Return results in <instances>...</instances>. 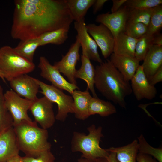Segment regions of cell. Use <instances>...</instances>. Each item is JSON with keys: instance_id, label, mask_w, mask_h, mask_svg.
Here are the masks:
<instances>
[{"instance_id": "cell-22", "label": "cell", "mask_w": 162, "mask_h": 162, "mask_svg": "<svg viewBox=\"0 0 162 162\" xmlns=\"http://www.w3.org/2000/svg\"><path fill=\"white\" fill-rule=\"evenodd\" d=\"M95 0H66L68 9L74 21L80 22L85 16Z\"/></svg>"}, {"instance_id": "cell-36", "label": "cell", "mask_w": 162, "mask_h": 162, "mask_svg": "<svg viewBox=\"0 0 162 162\" xmlns=\"http://www.w3.org/2000/svg\"><path fill=\"white\" fill-rule=\"evenodd\" d=\"M136 160L138 162H158L148 155L140 153L137 154Z\"/></svg>"}, {"instance_id": "cell-3", "label": "cell", "mask_w": 162, "mask_h": 162, "mask_svg": "<svg viewBox=\"0 0 162 162\" xmlns=\"http://www.w3.org/2000/svg\"><path fill=\"white\" fill-rule=\"evenodd\" d=\"M13 127L20 150L25 156L35 158L50 150L47 130L39 127L35 121H23Z\"/></svg>"}, {"instance_id": "cell-24", "label": "cell", "mask_w": 162, "mask_h": 162, "mask_svg": "<svg viewBox=\"0 0 162 162\" xmlns=\"http://www.w3.org/2000/svg\"><path fill=\"white\" fill-rule=\"evenodd\" d=\"M115 106L110 102L97 98L92 97L90 101L88 112L89 116L98 114L106 117L116 113Z\"/></svg>"}, {"instance_id": "cell-30", "label": "cell", "mask_w": 162, "mask_h": 162, "mask_svg": "<svg viewBox=\"0 0 162 162\" xmlns=\"http://www.w3.org/2000/svg\"><path fill=\"white\" fill-rule=\"evenodd\" d=\"M153 8L147 9H129L127 22L141 23L148 26Z\"/></svg>"}, {"instance_id": "cell-13", "label": "cell", "mask_w": 162, "mask_h": 162, "mask_svg": "<svg viewBox=\"0 0 162 162\" xmlns=\"http://www.w3.org/2000/svg\"><path fill=\"white\" fill-rule=\"evenodd\" d=\"M85 20L84 19L80 22H74V27L77 32L76 38L80 42L82 54L86 55L90 60L101 63L103 62L98 52V46L87 32Z\"/></svg>"}, {"instance_id": "cell-43", "label": "cell", "mask_w": 162, "mask_h": 162, "mask_svg": "<svg viewBox=\"0 0 162 162\" xmlns=\"http://www.w3.org/2000/svg\"></svg>"}, {"instance_id": "cell-39", "label": "cell", "mask_w": 162, "mask_h": 162, "mask_svg": "<svg viewBox=\"0 0 162 162\" xmlns=\"http://www.w3.org/2000/svg\"><path fill=\"white\" fill-rule=\"evenodd\" d=\"M154 35V45L162 46V35L161 33H158ZM155 34V35H156Z\"/></svg>"}, {"instance_id": "cell-8", "label": "cell", "mask_w": 162, "mask_h": 162, "mask_svg": "<svg viewBox=\"0 0 162 162\" xmlns=\"http://www.w3.org/2000/svg\"><path fill=\"white\" fill-rule=\"evenodd\" d=\"M53 103L44 96L33 101L29 110L34 117V121L43 129L47 130L55 122Z\"/></svg>"}, {"instance_id": "cell-28", "label": "cell", "mask_w": 162, "mask_h": 162, "mask_svg": "<svg viewBox=\"0 0 162 162\" xmlns=\"http://www.w3.org/2000/svg\"><path fill=\"white\" fill-rule=\"evenodd\" d=\"M4 94L3 89L0 85V135L13 127V118L5 105Z\"/></svg>"}, {"instance_id": "cell-2", "label": "cell", "mask_w": 162, "mask_h": 162, "mask_svg": "<svg viewBox=\"0 0 162 162\" xmlns=\"http://www.w3.org/2000/svg\"><path fill=\"white\" fill-rule=\"evenodd\" d=\"M94 86L107 99L125 108L126 98L132 93L130 84L109 60L96 66Z\"/></svg>"}, {"instance_id": "cell-26", "label": "cell", "mask_w": 162, "mask_h": 162, "mask_svg": "<svg viewBox=\"0 0 162 162\" xmlns=\"http://www.w3.org/2000/svg\"><path fill=\"white\" fill-rule=\"evenodd\" d=\"M40 46L39 38L21 40L18 45L14 48L20 56L28 60L33 62L34 52Z\"/></svg>"}, {"instance_id": "cell-38", "label": "cell", "mask_w": 162, "mask_h": 162, "mask_svg": "<svg viewBox=\"0 0 162 162\" xmlns=\"http://www.w3.org/2000/svg\"><path fill=\"white\" fill-rule=\"evenodd\" d=\"M127 1V0H112V5L111 9V13H115L118 11Z\"/></svg>"}, {"instance_id": "cell-29", "label": "cell", "mask_w": 162, "mask_h": 162, "mask_svg": "<svg viewBox=\"0 0 162 162\" xmlns=\"http://www.w3.org/2000/svg\"><path fill=\"white\" fill-rule=\"evenodd\" d=\"M162 27V6L153 8L149 24L147 34L152 35L158 33Z\"/></svg>"}, {"instance_id": "cell-11", "label": "cell", "mask_w": 162, "mask_h": 162, "mask_svg": "<svg viewBox=\"0 0 162 162\" xmlns=\"http://www.w3.org/2000/svg\"><path fill=\"white\" fill-rule=\"evenodd\" d=\"M38 67L41 70V76L55 87L67 91L71 94L74 90L79 89L77 85L67 81L58 69L54 65H51L45 57H40Z\"/></svg>"}, {"instance_id": "cell-23", "label": "cell", "mask_w": 162, "mask_h": 162, "mask_svg": "<svg viewBox=\"0 0 162 162\" xmlns=\"http://www.w3.org/2000/svg\"><path fill=\"white\" fill-rule=\"evenodd\" d=\"M106 150L108 152H115L116 158L119 162H136L138 143L136 139L126 146L117 148L112 147Z\"/></svg>"}, {"instance_id": "cell-32", "label": "cell", "mask_w": 162, "mask_h": 162, "mask_svg": "<svg viewBox=\"0 0 162 162\" xmlns=\"http://www.w3.org/2000/svg\"><path fill=\"white\" fill-rule=\"evenodd\" d=\"M162 0H127L123 5L129 9H147L161 5Z\"/></svg>"}, {"instance_id": "cell-17", "label": "cell", "mask_w": 162, "mask_h": 162, "mask_svg": "<svg viewBox=\"0 0 162 162\" xmlns=\"http://www.w3.org/2000/svg\"><path fill=\"white\" fill-rule=\"evenodd\" d=\"M109 59L111 63L123 76L125 80L130 81L140 66L135 57L119 55L113 53Z\"/></svg>"}, {"instance_id": "cell-35", "label": "cell", "mask_w": 162, "mask_h": 162, "mask_svg": "<svg viewBox=\"0 0 162 162\" xmlns=\"http://www.w3.org/2000/svg\"><path fill=\"white\" fill-rule=\"evenodd\" d=\"M162 81V66L153 76L149 81L150 83L154 86L157 83Z\"/></svg>"}, {"instance_id": "cell-27", "label": "cell", "mask_w": 162, "mask_h": 162, "mask_svg": "<svg viewBox=\"0 0 162 162\" xmlns=\"http://www.w3.org/2000/svg\"><path fill=\"white\" fill-rule=\"evenodd\" d=\"M154 35L144 34L138 39L135 46V57L139 62L143 61L154 45Z\"/></svg>"}, {"instance_id": "cell-41", "label": "cell", "mask_w": 162, "mask_h": 162, "mask_svg": "<svg viewBox=\"0 0 162 162\" xmlns=\"http://www.w3.org/2000/svg\"><path fill=\"white\" fill-rule=\"evenodd\" d=\"M109 155L106 158L108 162H118L116 158V154L114 152H109Z\"/></svg>"}, {"instance_id": "cell-21", "label": "cell", "mask_w": 162, "mask_h": 162, "mask_svg": "<svg viewBox=\"0 0 162 162\" xmlns=\"http://www.w3.org/2000/svg\"><path fill=\"white\" fill-rule=\"evenodd\" d=\"M138 40L128 36L124 32H121L115 39L113 53L135 57V47Z\"/></svg>"}, {"instance_id": "cell-5", "label": "cell", "mask_w": 162, "mask_h": 162, "mask_svg": "<svg viewBox=\"0 0 162 162\" xmlns=\"http://www.w3.org/2000/svg\"><path fill=\"white\" fill-rule=\"evenodd\" d=\"M35 68L33 62L20 55L14 48L8 46L0 48V77L4 82L30 73Z\"/></svg>"}, {"instance_id": "cell-34", "label": "cell", "mask_w": 162, "mask_h": 162, "mask_svg": "<svg viewBox=\"0 0 162 162\" xmlns=\"http://www.w3.org/2000/svg\"><path fill=\"white\" fill-rule=\"evenodd\" d=\"M22 158L24 162H55L56 159L50 150L44 151L35 158L25 156Z\"/></svg>"}, {"instance_id": "cell-31", "label": "cell", "mask_w": 162, "mask_h": 162, "mask_svg": "<svg viewBox=\"0 0 162 162\" xmlns=\"http://www.w3.org/2000/svg\"><path fill=\"white\" fill-rule=\"evenodd\" d=\"M138 152L153 156L158 162H162V149L155 148L150 146L142 134L138 137Z\"/></svg>"}, {"instance_id": "cell-14", "label": "cell", "mask_w": 162, "mask_h": 162, "mask_svg": "<svg viewBox=\"0 0 162 162\" xmlns=\"http://www.w3.org/2000/svg\"><path fill=\"white\" fill-rule=\"evenodd\" d=\"M130 81L132 92L138 100L143 99L151 100L156 97L157 89L154 86L150 83L143 72L142 65H140Z\"/></svg>"}, {"instance_id": "cell-37", "label": "cell", "mask_w": 162, "mask_h": 162, "mask_svg": "<svg viewBox=\"0 0 162 162\" xmlns=\"http://www.w3.org/2000/svg\"><path fill=\"white\" fill-rule=\"evenodd\" d=\"M107 0H95L93 6V12L96 14L101 10L104 4L107 2Z\"/></svg>"}, {"instance_id": "cell-18", "label": "cell", "mask_w": 162, "mask_h": 162, "mask_svg": "<svg viewBox=\"0 0 162 162\" xmlns=\"http://www.w3.org/2000/svg\"><path fill=\"white\" fill-rule=\"evenodd\" d=\"M143 61L142 66L143 71L149 82L162 66V46L153 45Z\"/></svg>"}, {"instance_id": "cell-16", "label": "cell", "mask_w": 162, "mask_h": 162, "mask_svg": "<svg viewBox=\"0 0 162 162\" xmlns=\"http://www.w3.org/2000/svg\"><path fill=\"white\" fill-rule=\"evenodd\" d=\"M20 149L13 127L0 135V162L19 154Z\"/></svg>"}, {"instance_id": "cell-20", "label": "cell", "mask_w": 162, "mask_h": 162, "mask_svg": "<svg viewBox=\"0 0 162 162\" xmlns=\"http://www.w3.org/2000/svg\"><path fill=\"white\" fill-rule=\"evenodd\" d=\"M82 64L80 68L77 70L75 74L76 79L84 80L87 84V89L90 90L93 97H98L94 89V79L95 68L90 60L86 55L82 54L81 57Z\"/></svg>"}, {"instance_id": "cell-42", "label": "cell", "mask_w": 162, "mask_h": 162, "mask_svg": "<svg viewBox=\"0 0 162 162\" xmlns=\"http://www.w3.org/2000/svg\"><path fill=\"white\" fill-rule=\"evenodd\" d=\"M6 162H24L22 160V157L19 154L16 156L9 160Z\"/></svg>"}, {"instance_id": "cell-7", "label": "cell", "mask_w": 162, "mask_h": 162, "mask_svg": "<svg viewBox=\"0 0 162 162\" xmlns=\"http://www.w3.org/2000/svg\"><path fill=\"white\" fill-rule=\"evenodd\" d=\"M5 105L13 118V126L24 121H32L28 114L33 101L23 98L12 89L4 93Z\"/></svg>"}, {"instance_id": "cell-15", "label": "cell", "mask_w": 162, "mask_h": 162, "mask_svg": "<svg viewBox=\"0 0 162 162\" xmlns=\"http://www.w3.org/2000/svg\"><path fill=\"white\" fill-rule=\"evenodd\" d=\"M9 82L12 90L20 96L32 101L38 98L37 94L40 88L35 78L25 74L15 77Z\"/></svg>"}, {"instance_id": "cell-6", "label": "cell", "mask_w": 162, "mask_h": 162, "mask_svg": "<svg viewBox=\"0 0 162 162\" xmlns=\"http://www.w3.org/2000/svg\"><path fill=\"white\" fill-rule=\"evenodd\" d=\"M36 80L41 90L40 92L53 103L57 104L58 110L56 116V120L64 122L69 113H74V101L72 96L66 94L62 90L52 85Z\"/></svg>"}, {"instance_id": "cell-12", "label": "cell", "mask_w": 162, "mask_h": 162, "mask_svg": "<svg viewBox=\"0 0 162 162\" xmlns=\"http://www.w3.org/2000/svg\"><path fill=\"white\" fill-rule=\"evenodd\" d=\"M129 10V8L124 6L116 12L98 15L95 21L106 26L115 39L120 33L124 31L128 20Z\"/></svg>"}, {"instance_id": "cell-9", "label": "cell", "mask_w": 162, "mask_h": 162, "mask_svg": "<svg viewBox=\"0 0 162 162\" xmlns=\"http://www.w3.org/2000/svg\"><path fill=\"white\" fill-rule=\"evenodd\" d=\"M87 31L100 49L106 59L113 53L115 38L111 31L105 26L90 23L86 25Z\"/></svg>"}, {"instance_id": "cell-10", "label": "cell", "mask_w": 162, "mask_h": 162, "mask_svg": "<svg viewBox=\"0 0 162 162\" xmlns=\"http://www.w3.org/2000/svg\"><path fill=\"white\" fill-rule=\"evenodd\" d=\"M80 44L79 40L76 38L75 41L72 44L68 51L62 56L61 60L55 62L54 64L60 73L66 76L68 82L77 85L75 74L76 71V67L80 59L79 50Z\"/></svg>"}, {"instance_id": "cell-33", "label": "cell", "mask_w": 162, "mask_h": 162, "mask_svg": "<svg viewBox=\"0 0 162 162\" xmlns=\"http://www.w3.org/2000/svg\"><path fill=\"white\" fill-rule=\"evenodd\" d=\"M147 31V26L141 23L127 22L124 32L128 35L134 38L138 39Z\"/></svg>"}, {"instance_id": "cell-19", "label": "cell", "mask_w": 162, "mask_h": 162, "mask_svg": "<svg viewBox=\"0 0 162 162\" xmlns=\"http://www.w3.org/2000/svg\"><path fill=\"white\" fill-rule=\"evenodd\" d=\"M71 94L74 101V113L75 117L80 120H85L89 116L88 106L92 96L87 89L84 91L74 90Z\"/></svg>"}, {"instance_id": "cell-1", "label": "cell", "mask_w": 162, "mask_h": 162, "mask_svg": "<svg viewBox=\"0 0 162 162\" xmlns=\"http://www.w3.org/2000/svg\"><path fill=\"white\" fill-rule=\"evenodd\" d=\"M11 35L24 40L67 26L74 21L66 0H16Z\"/></svg>"}, {"instance_id": "cell-40", "label": "cell", "mask_w": 162, "mask_h": 162, "mask_svg": "<svg viewBox=\"0 0 162 162\" xmlns=\"http://www.w3.org/2000/svg\"><path fill=\"white\" fill-rule=\"evenodd\" d=\"M78 162H108L106 158H98L94 161L91 160L81 157L78 160Z\"/></svg>"}, {"instance_id": "cell-4", "label": "cell", "mask_w": 162, "mask_h": 162, "mask_svg": "<svg viewBox=\"0 0 162 162\" xmlns=\"http://www.w3.org/2000/svg\"><path fill=\"white\" fill-rule=\"evenodd\" d=\"M89 132L86 135L77 131L73 132L71 142V148L74 152L82 153L81 157L94 161L100 158H106L109 152L101 148L99 143L101 138L104 137L102 128H97L92 124L87 129Z\"/></svg>"}, {"instance_id": "cell-25", "label": "cell", "mask_w": 162, "mask_h": 162, "mask_svg": "<svg viewBox=\"0 0 162 162\" xmlns=\"http://www.w3.org/2000/svg\"><path fill=\"white\" fill-rule=\"evenodd\" d=\"M70 28V26H66L43 34L39 37L40 46L49 44H63L68 38Z\"/></svg>"}]
</instances>
